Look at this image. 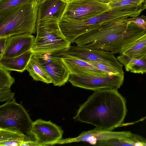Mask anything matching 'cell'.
Instances as JSON below:
<instances>
[{
    "mask_svg": "<svg viewBox=\"0 0 146 146\" xmlns=\"http://www.w3.org/2000/svg\"><path fill=\"white\" fill-rule=\"evenodd\" d=\"M27 137L20 131L0 128V146H21Z\"/></svg>",
    "mask_w": 146,
    "mask_h": 146,
    "instance_id": "obj_18",
    "label": "cell"
},
{
    "mask_svg": "<svg viewBox=\"0 0 146 146\" xmlns=\"http://www.w3.org/2000/svg\"><path fill=\"white\" fill-rule=\"evenodd\" d=\"M35 38L33 35L28 33L15 35L8 37L0 59L16 57L30 51Z\"/></svg>",
    "mask_w": 146,
    "mask_h": 146,
    "instance_id": "obj_13",
    "label": "cell"
},
{
    "mask_svg": "<svg viewBox=\"0 0 146 146\" xmlns=\"http://www.w3.org/2000/svg\"><path fill=\"white\" fill-rule=\"evenodd\" d=\"M31 0H0V12Z\"/></svg>",
    "mask_w": 146,
    "mask_h": 146,
    "instance_id": "obj_26",
    "label": "cell"
},
{
    "mask_svg": "<svg viewBox=\"0 0 146 146\" xmlns=\"http://www.w3.org/2000/svg\"><path fill=\"white\" fill-rule=\"evenodd\" d=\"M143 9H146V0H144L143 4Z\"/></svg>",
    "mask_w": 146,
    "mask_h": 146,
    "instance_id": "obj_32",
    "label": "cell"
},
{
    "mask_svg": "<svg viewBox=\"0 0 146 146\" xmlns=\"http://www.w3.org/2000/svg\"><path fill=\"white\" fill-rule=\"evenodd\" d=\"M7 38H0V58L2 56L5 46Z\"/></svg>",
    "mask_w": 146,
    "mask_h": 146,
    "instance_id": "obj_30",
    "label": "cell"
},
{
    "mask_svg": "<svg viewBox=\"0 0 146 146\" xmlns=\"http://www.w3.org/2000/svg\"><path fill=\"white\" fill-rule=\"evenodd\" d=\"M127 16L128 14L119 8H110L99 15L88 19L74 20L62 18L59 21L60 30L71 43L79 36L110 20Z\"/></svg>",
    "mask_w": 146,
    "mask_h": 146,
    "instance_id": "obj_5",
    "label": "cell"
},
{
    "mask_svg": "<svg viewBox=\"0 0 146 146\" xmlns=\"http://www.w3.org/2000/svg\"><path fill=\"white\" fill-rule=\"evenodd\" d=\"M26 70L34 80L48 84L52 83L48 75L33 56L28 65Z\"/></svg>",
    "mask_w": 146,
    "mask_h": 146,
    "instance_id": "obj_21",
    "label": "cell"
},
{
    "mask_svg": "<svg viewBox=\"0 0 146 146\" xmlns=\"http://www.w3.org/2000/svg\"><path fill=\"white\" fill-rule=\"evenodd\" d=\"M132 134L129 131H113L102 130L95 127L93 129L82 132L76 137L62 139L56 142L54 144L83 141L95 145L96 142L99 141L113 138H129Z\"/></svg>",
    "mask_w": 146,
    "mask_h": 146,
    "instance_id": "obj_12",
    "label": "cell"
},
{
    "mask_svg": "<svg viewBox=\"0 0 146 146\" xmlns=\"http://www.w3.org/2000/svg\"><path fill=\"white\" fill-rule=\"evenodd\" d=\"M33 56L48 75L54 86L68 82L71 73L62 58L51 53L33 54Z\"/></svg>",
    "mask_w": 146,
    "mask_h": 146,
    "instance_id": "obj_9",
    "label": "cell"
},
{
    "mask_svg": "<svg viewBox=\"0 0 146 146\" xmlns=\"http://www.w3.org/2000/svg\"><path fill=\"white\" fill-rule=\"evenodd\" d=\"M133 58L140 59L146 55V33L136 41L122 54Z\"/></svg>",
    "mask_w": 146,
    "mask_h": 146,
    "instance_id": "obj_22",
    "label": "cell"
},
{
    "mask_svg": "<svg viewBox=\"0 0 146 146\" xmlns=\"http://www.w3.org/2000/svg\"><path fill=\"white\" fill-rule=\"evenodd\" d=\"M124 80V74L96 76L70 74L68 81L74 86L94 91L103 89L118 90Z\"/></svg>",
    "mask_w": 146,
    "mask_h": 146,
    "instance_id": "obj_7",
    "label": "cell"
},
{
    "mask_svg": "<svg viewBox=\"0 0 146 146\" xmlns=\"http://www.w3.org/2000/svg\"><path fill=\"white\" fill-rule=\"evenodd\" d=\"M85 61L99 62L123 70V65L114 54L109 51L71 46L66 51L61 52Z\"/></svg>",
    "mask_w": 146,
    "mask_h": 146,
    "instance_id": "obj_10",
    "label": "cell"
},
{
    "mask_svg": "<svg viewBox=\"0 0 146 146\" xmlns=\"http://www.w3.org/2000/svg\"><path fill=\"white\" fill-rule=\"evenodd\" d=\"M66 0V1H68L70 0Z\"/></svg>",
    "mask_w": 146,
    "mask_h": 146,
    "instance_id": "obj_34",
    "label": "cell"
},
{
    "mask_svg": "<svg viewBox=\"0 0 146 146\" xmlns=\"http://www.w3.org/2000/svg\"><path fill=\"white\" fill-rule=\"evenodd\" d=\"M85 61L88 62L100 71L110 75L116 74H124L123 70H120L108 65L96 62L90 61Z\"/></svg>",
    "mask_w": 146,
    "mask_h": 146,
    "instance_id": "obj_24",
    "label": "cell"
},
{
    "mask_svg": "<svg viewBox=\"0 0 146 146\" xmlns=\"http://www.w3.org/2000/svg\"><path fill=\"white\" fill-rule=\"evenodd\" d=\"M68 3L66 0H43L38 3L36 23L61 19Z\"/></svg>",
    "mask_w": 146,
    "mask_h": 146,
    "instance_id": "obj_14",
    "label": "cell"
},
{
    "mask_svg": "<svg viewBox=\"0 0 146 146\" xmlns=\"http://www.w3.org/2000/svg\"><path fill=\"white\" fill-rule=\"evenodd\" d=\"M128 22L127 29L118 43L117 53L120 54L146 33V30L141 29L134 23Z\"/></svg>",
    "mask_w": 146,
    "mask_h": 146,
    "instance_id": "obj_16",
    "label": "cell"
},
{
    "mask_svg": "<svg viewBox=\"0 0 146 146\" xmlns=\"http://www.w3.org/2000/svg\"><path fill=\"white\" fill-rule=\"evenodd\" d=\"M130 138H113L98 141L95 145L100 146H133Z\"/></svg>",
    "mask_w": 146,
    "mask_h": 146,
    "instance_id": "obj_23",
    "label": "cell"
},
{
    "mask_svg": "<svg viewBox=\"0 0 146 146\" xmlns=\"http://www.w3.org/2000/svg\"><path fill=\"white\" fill-rule=\"evenodd\" d=\"M63 131L51 121L38 119L32 123L30 135L42 146L53 145L62 139Z\"/></svg>",
    "mask_w": 146,
    "mask_h": 146,
    "instance_id": "obj_11",
    "label": "cell"
},
{
    "mask_svg": "<svg viewBox=\"0 0 146 146\" xmlns=\"http://www.w3.org/2000/svg\"><path fill=\"white\" fill-rule=\"evenodd\" d=\"M144 0H113L108 4L110 8H120L131 15L132 18L139 16L143 9Z\"/></svg>",
    "mask_w": 146,
    "mask_h": 146,
    "instance_id": "obj_19",
    "label": "cell"
},
{
    "mask_svg": "<svg viewBox=\"0 0 146 146\" xmlns=\"http://www.w3.org/2000/svg\"><path fill=\"white\" fill-rule=\"evenodd\" d=\"M42 146L38 143L35 140L32 141L31 140L23 141L21 145V146Z\"/></svg>",
    "mask_w": 146,
    "mask_h": 146,
    "instance_id": "obj_29",
    "label": "cell"
},
{
    "mask_svg": "<svg viewBox=\"0 0 146 146\" xmlns=\"http://www.w3.org/2000/svg\"><path fill=\"white\" fill-rule=\"evenodd\" d=\"M15 94V93L11 92L10 88H0V101H11L14 99Z\"/></svg>",
    "mask_w": 146,
    "mask_h": 146,
    "instance_id": "obj_27",
    "label": "cell"
},
{
    "mask_svg": "<svg viewBox=\"0 0 146 146\" xmlns=\"http://www.w3.org/2000/svg\"><path fill=\"white\" fill-rule=\"evenodd\" d=\"M36 0L37 2L38 3H40V2L41 1H42L43 0Z\"/></svg>",
    "mask_w": 146,
    "mask_h": 146,
    "instance_id": "obj_33",
    "label": "cell"
},
{
    "mask_svg": "<svg viewBox=\"0 0 146 146\" xmlns=\"http://www.w3.org/2000/svg\"><path fill=\"white\" fill-rule=\"evenodd\" d=\"M33 122L15 98L0 106V128L20 131L29 135Z\"/></svg>",
    "mask_w": 146,
    "mask_h": 146,
    "instance_id": "obj_6",
    "label": "cell"
},
{
    "mask_svg": "<svg viewBox=\"0 0 146 146\" xmlns=\"http://www.w3.org/2000/svg\"><path fill=\"white\" fill-rule=\"evenodd\" d=\"M97 2L100 3L108 4L113 0H96Z\"/></svg>",
    "mask_w": 146,
    "mask_h": 146,
    "instance_id": "obj_31",
    "label": "cell"
},
{
    "mask_svg": "<svg viewBox=\"0 0 146 146\" xmlns=\"http://www.w3.org/2000/svg\"><path fill=\"white\" fill-rule=\"evenodd\" d=\"M128 17L122 16L106 21L80 36L73 43L80 47L117 54L118 43L127 29Z\"/></svg>",
    "mask_w": 146,
    "mask_h": 146,
    "instance_id": "obj_2",
    "label": "cell"
},
{
    "mask_svg": "<svg viewBox=\"0 0 146 146\" xmlns=\"http://www.w3.org/2000/svg\"><path fill=\"white\" fill-rule=\"evenodd\" d=\"M56 55L62 58L71 74L96 76L110 75L97 69L88 62L78 58L62 53Z\"/></svg>",
    "mask_w": 146,
    "mask_h": 146,
    "instance_id": "obj_15",
    "label": "cell"
},
{
    "mask_svg": "<svg viewBox=\"0 0 146 146\" xmlns=\"http://www.w3.org/2000/svg\"><path fill=\"white\" fill-rule=\"evenodd\" d=\"M8 71L0 66V88H10L15 82V78Z\"/></svg>",
    "mask_w": 146,
    "mask_h": 146,
    "instance_id": "obj_25",
    "label": "cell"
},
{
    "mask_svg": "<svg viewBox=\"0 0 146 146\" xmlns=\"http://www.w3.org/2000/svg\"><path fill=\"white\" fill-rule=\"evenodd\" d=\"M33 55L29 51L16 57L0 59V66L9 71L22 72L26 70L28 65Z\"/></svg>",
    "mask_w": 146,
    "mask_h": 146,
    "instance_id": "obj_17",
    "label": "cell"
},
{
    "mask_svg": "<svg viewBox=\"0 0 146 146\" xmlns=\"http://www.w3.org/2000/svg\"><path fill=\"white\" fill-rule=\"evenodd\" d=\"M128 22H133L136 24L139 27L146 30V17L142 15L139 17H136L130 19H127Z\"/></svg>",
    "mask_w": 146,
    "mask_h": 146,
    "instance_id": "obj_28",
    "label": "cell"
},
{
    "mask_svg": "<svg viewBox=\"0 0 146 146\" xmlns=\"http://www.w3.org/2000/svg\"><path fill=\"white\" fill-rule=\"evenodd\" d=\"M58 22L50 21L36 24V36L30 51L33 54H57L68 50L71 43L62 33Z\"/></svg>",
    "mask_w": 146,
    "mask_h": 146,
    "instance_id": "obj_4",
    "label": "cell"
},
{
    "mask_svg": "<svg viewBox=\"0 0 146 146\" xmlns=\"http://www.w3.org/2000/svg\"><path fill=\"white\" fill-rule=\"evenodd\" d=\"M38 3L31 0L0 12V38L35 34Z\"/></svg>",
    "mask_w": 146,
    "mask_h": 146,
    "instance_id": "obj_3",
    "label": "cell"
},
{
    "mask_svg": "<svg viewBox=\"0 0 146 146\" xmlns=\"http://www.w3.org/2000/svg\"><path fill=\"white\" fill-rule=\"evenodd\" d=\"M126 104L117 90L94 91L80 106L73 119L101 130L112 131L123 122L127 112Z\"/></svg>",
    "mask_w": 146,
    "mask_h": 146,
    "instance_id": "obj_1",
    "label": "cell"
},
{
    "mask_svg": "<svg viewBox=\"0 0 146 146\" xmlns=\"http://www.w3.org/2000/svg\"><path fill=\"white\" fill-rule=\"evenodd\" d=\"M67 2L62 18L74 20L86 19L110 9L108 4L100 3L96 0H70Z\"/></svg>",
    "mask_w": 146,
    "mask_h": 146,
    "instance_id": "obj_8",
    "label": "cell"
},
{
    "mask_svg": "<svg viewBox=\"0 0 146 146\" xmlns=\"http://www.w3.org/2000/svg\"><path fill=\"white\" fill-rule=\"evenodd\" d=\"M117 58L118 61L125 66L126 71L146 74V55L140 59H135L121 54Z\"/></svg>",
    "mask_w": 146,
    "mask_h": 146,
    "instance_id": "obj_20",
    "label": "cell"
}]
</instances>
